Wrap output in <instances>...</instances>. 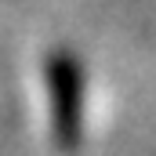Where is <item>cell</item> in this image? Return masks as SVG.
<instances>
[{
    "instance_id": "6da1fadb",
    "label": "cell",
    "mask_w": 156,
    "mask_h": 156,
    "mask_svg": "<svg viewBox=\"0 0 156 156\" xmlns=\"http://www.w3.org/2000/svg\"><path fill=\"white\" fill-rule=\"evenodd\" d=\"M47 102H51V131L55 145L73 153L83 138V69L76 55L55 51L47 58Z\"/></svg>"
}]
</instances>
